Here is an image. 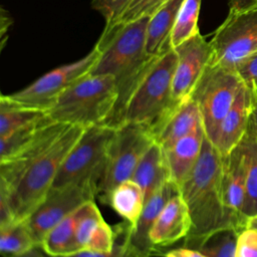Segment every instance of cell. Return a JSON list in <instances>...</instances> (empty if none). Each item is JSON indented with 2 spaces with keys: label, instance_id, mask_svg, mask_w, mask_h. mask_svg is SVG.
Here are the masks:
<instances>
[{
  "label": "cell",
  "instance_id": "6da1fadb",
  "mask_svg": "<svg viewBox=\"0 0 257 257\" xmlns=\"http://www.w3.org/2000/svg\"><path fill=\"white\" fill-rule=\"evenodd\" d=\"M150 17L103 30L95 46L99 57L90 70L91 74H110L114 77L118 96L107 125L117 127L125 106L152 63L146 50V34Z\"/></svg>",
  "mask_w": 257,
  "mask_h": 257
},
{
  "label": "cell",
  "instance_id": "7a4b0ae2",
  "mask_svg": "<svg viewBox=\"0 0 257 257\" xmlns=\"http://www.w3.org/2000/svg\"><path fill=\"white\" fill-rule=\"evenodd\" d=\"M223 159L205 137L200 158L180 187L192 220L191 231L184 239L186 247L198 249L214 233L230 229L222 194Z\"/></svg>",
  "mask_w": 257,
  "mask_h": 257
},
{
  "label": "cell",
  "instance_id": "3957f363",
  "mask_svg": "<svg viewBox=\"0 0 257 257\" xmlns=\"http://www.w3.org/2000/svg\"><path fill=\"white\" fill-rule=\"evenodd\" d=\"M84 130L68 124L57 139L30 163L11 191L0 189V195L8 199L17 221L27 219L44 200L63 161Z\"/></svg>",
  "mask_w": 257,
  "mask_h": 257
},
{
  "label": "cell",
  "instance_id": "277c9868",
  "mask_svg": "<svg viewBox=\"0 0 257 257\" xmlns=\"http://www.w3.org/2000/svg\"><path fill=\"white\" fill-rule=\"evenodd\" d=\"M117 96L112 75L87 73L58 96L48 114L54 121L84 128L108 124Z\"/></svg>",
  "mask_w": 257,
  "mask_h": 257
},
{
  "label": "cell",
  "instance_id": "5b68a950",
  "mask_svg": "<svg viewBox=\"0 0 257 257\" xmlns=\"http://www.w3.org/2000/svg\"><path fill=\"white\" fill-rule=\"evenodd\" d=\"M176 64L177 54L174 48L154 60L133 92L120 124L125 122L143 124L150 127L153 136L155 135L177 107L173 101V77Z\"/></svg>",
  "mask_w": 257,
  "mask_h": 257
},
{
  "label": "cell",
  "instance_id": "8992f818",
  "mask_svg": "<svg viewBox=\"0 0 257 257\" xmlns=\"http://www.w3.org/2000/svg\"><path fill=\"white\" fill-rule=\"evenodd\" d=\"M114 132L107 124L86 127L63 161L52 188L85 181L98 187Z\"/></svg>",
  "mask_w": 257,
  "mask_h": 257
},
{
  "label": "cell",
  "instance_id": "52a82bcc",
  "mask_svg": "<svg viewBox=\"0 0 257 257\" xmlns=\"http://www.w3.org/2000/svg\"><path fill=\"white\" fill-rule=\"evenodd\" d=\"M155 143L150 127L125 122L115 127L103 175L98 185L97 198L102 201L118 184L130 180L148 149Z\"/></svg>",
  "mask_w": 257,
  "mask_h": 257
},
{
  "label": "cell",
  "instance_id": "ba28073f",
  "mask_svg": "<svg viewBox=\"0 0 257 257\" xmlns=\"http://www.w3.org/2000/svg\"><path fill=\"white\" fill-rule=\"evenodd\" d=\"M242 82L236 70L211 62L197 82L191 96L200 108L205 135L211 143H214Z\"/></svg>",
  "mask_w": 257,
  "mask_h": 257
},
{
  "label": "cell",
  "instance_id": "9c48e42d",
  "mask_svg": "<svg viewBox=\"0 0 257 257\" xmlns=\"http://www.w3.org/2000/svg\"><path fill=\"white\" fill-rule=\"evenodd\" d=\"M210 43L211 63L235 70L240 61L257 49V5L240 12L230 11Z\"/></svg>",
  "mask_w": 257,
  "mask_h": 257
},
{
  "label": "cell",
  "instance_id": "30bf717a",
  "mask_svg": "<svg viewBox=\"0 0 257 257\" xmlns=\"http://www.w3.org/2000/svg\"><path fill=\"white\" fill-rule=\"evenodd\" d=\"M97 185L90 181L51 188L40 205L25 219L38 245L60 221L85 203L97 198Z\"/></svg>",
  "mask_w": 257,
  "mask_h": 257
},
{
  "label": "cell",
  "instance_id": "8fae6325",
  "mask_svg": "<svg viewBox=\"0 0 257 257\" xmlns=\"http://www.w3.org/2000/svg\"><path fill=\"white\" fill-rule=\"evenodd\" d=\"M98 57L99 50L94 46L83 58L61 65L45 73L25 88L8 95L22 105L48 112L58 96L68 86L90 72Z\"/></svg>",
  "mask_w": 257,
  "mask_h": 257
},
{
  "label": "cell",
  "instance_id": "7c38bea8",
  "mask_svg": "<svg viewBox=\"0 0 257 257\" xmlns=\"http://www.w3.org/2000/svg\"><path fill=\"white\" fill-rule=\"evenodd\" d=\"M177 64L173 77V101L177 106L189 98L209 65L213 56V48L200 32L174 48Z\"/></svg>",
  "mask_w": 257,
  "mask_h": 257
},
{
  "label": "cell",
  "instance_id": "4fadbf2b",
  "mask_svg": "<svg viewBox=\"0 0 257 257\" xmlns=\"http://www.w3.org/2000/svg\"><path fill=\"white\" fill-rule=\"evenodd\" d=\"M222 194L228 226L240 233L245 229L243 206L248 172L247 146L243 140L226 157H223Z\"/></svg>",
  "mask_w": 257,
  "mask_h": 257
},
{
  "label": "cell",
  "instance_id": "5bb4252c",
  "mask_svg": "<svg viewBox=\"0 0 257 257\" xmlns=\"http://www.w3.org/2000/svg\"><path fill=\"white\" fill-rule=\"evenodd\" d=\"M256 96L257 85H248L242 82L232 106L220 124L216 139L212 143L223 157L228 156L245 137Z\"/></svg>",
  "mask_w": 257,
  "mask_h": 257
},
{
  "label": "cell",
  "instance_id": "9a60e30c",
  "mask_svg": "<svg viewBox=\"0 0 257 257\" xmlns=\"http://www.w3.org/2000/svg\"><path fill=\"white\" fill-rule=\"evenodd\" d=\"M191 227L189 208L182 195L178 194L166 204L150 231L149 238L154 254L160 252L162 248L185 239Z\"/></svg>",
  "mask_w": 257,
  "mask_h": 257
},
{
  "label": "cell",
  "instance_id": "2e32d148",
  "mask_svg": "<svg viewBox=\"0 0 257 257\" xmlns=\"http://www.w3.org/2000/svg\"><path fill=\"white\" fill-rule=\"evenodd\" d=\"M117 238L114 231L103 219L95 200L89 201L77 210L76 242L78 250L110 251Z\"/></svg>",
  "mask_w": 257,
  "mask_h": 257
},
{
  "label": "cell",
  "instance_id": "e0dca14e",
  "mask_svg": "<svg viewBox=\"0 0 257 257\" xmlns=\"http://www.w3.org/2000/svg\"><path fill=\"white\" fill-rule=\"evenodd\" d=\"M178 194H180V188L173 181L167 182L145 202L137 225L134 228H130L125 223L130 242L144 255L148 257L154 255L149 238L150 231L166 204Z\"/></svg>",
  "mask_w": 257,
  "mask_h": 257
},
{
  "label": "cell",
  "instance_id": "ac0fdd59",
  "mask_svg": "<svg viewBox=\"0 0 257 257\" xmlns=\"http://www.w3.org/2000/svg\"><path fill=\"white\" fill-rule=\"evenodd\" d=\"M200 126H204L201 111L195 99L190 96L177 105L155 133V142L166 150Z\"/></svg>",
  "mask_w": 257,
  "mask_h": 257
},
{
  "label": "cell",
  "instance_id": "d6986e66",
  "mask_svg": "<svg viewBox=\"0 0 257 257\" xmlns=\"http://www.w3.org/2000/svg\"><path fill=\"white\" fill-rule=\"evenodd\" d=\"M204 126L181 139L175 145L165 150L171 181L179 188L196 166L205 140Z\"/></svg>",
  "mask_w": 257,
  "mask_h": 257
},
{
  "label": "cell",
  "instance_id": "ffe728a7",
  "mask_svg": "<svg viewBox=\"0 0 257 257\" xmlns=\"http://www.w3.org/2000/svg\"><path fill=\"white\" fill-rule=\"evenodd\" d=\"M184 0H168L149 19L146 34V50L158 57L172 48L171 34Z\"/></svg>",
  "mask_w": 257,
  "mask_h": 257
},
{
  "label": "cell",
  "instance_id": "44dd1931",
  "mask_svg": "<svg viewBox=\"0 0 257 257\" xmlns=\"http://www.w3.org/2000/svg\"><path fill=\"white\" fill-rule=\"evenodd\" d=\"M132 180L142 188L146 201L163 185L171 181L165 150L154 143L139 162Z\"/></svg>",
  "mask_w": 257,
  "mask_h": 257
},
{
  "label": "cell",
  "instance_id": "7402d4cb",
  "mask_svg": "<svg viewBox=\"0 0 257 257\" xmlns=\"http://www.w3.org/2000/svg\"><path fill=\"white\" fill-rule=\"evenodd\" d=\"M101 202L109 205L130 228H134L143 212L146 198L139 184L130 179L115 186Z\"/></svg>",
  "mask_w": 257,
  "mask_h": 257
},
{
  "label": "cell",
  "instance_id": "603a6c76",
  "mask_svg": "<svg viewBox=\"0 0 257 257\" xmlns=\"http://www.w3.org/2000/svg\"><path fill=\"white\" fill-rule=\"evenodd\" d=\"M77 210L56 224L43 238L40 248L48 256H67L78 252L76 242Z\"/></svg>",
  "mask_w": 257,
  "mask_h": 257
},
{
  "label": "cell",
  "instance_id": "cb8c5ba5",
  "mask_svg": "<svg viewBox=\"0 0 257 257\" xmlns=\"http://www.w3.org/2000/svg\"><path fill=\"white\" fill-rule=\"evenodd\" d=\"M48 112L22 105L12 100L9 95L0 96V138L17 130L33 124L45 118Z\"/></svg>",
  "mask_w": 257,
  "mask_h": 257
},
{
  "label": "cell",
  "instance_id": "d4e9b609",
  "mask_svg": "<svg viewBox=\"0 0 257 257\" xmlns=\"http://www.w3.org/2000/svg\"><path fill=\"white\" fill-rule=\"evenodd\" d=\"M38 247L26 220L0 227V253L2 257H15Z\"/></svg>",
  "mask_w": 257,
  "mask_h": 257
},
{
  "label": "cell",
  "instance_id": "484cf974",
  "mask_svg": "<svg viewBox=\"0 0 257 257\" xmlns=\"http://www.w3.org/2000/svg\"><path fill=\"white\" fill-rule=\"evenodd\" d=\"M202 0H184L171 34V46L176 48L199 31L198 19Z\"/></svg>",
  "mask_w": 257,
  "mask_h": 257
},
{
  "label": "cell",
  "instance_id": "4316f807",
  "mask_svg": "<svg viewBox=\"0 0 257 257\" xmlns=\"http://www.w3.org/2000/svg\"><path fill=\"white\" fill-rule=\"evenodd\" d=\"M244 141L248 153V172L242 214L246 222L247 218L257 214V137L247 128Z\"/></svg>",
  "mask_w": 257,
  "mask_h": 257
},
{
  "label": "cell",
  "instance_id": "83f0119b",
  "mask_svg": "<svg viewBox=\"0 0 257 257\" xmlns=\"http://www.w3.org/2000/svg\"><path fill=\"white\" fill-rule=\"evenodd\" d=\"M53 119L49 114L42 120L15 131L7 137L0 138V161H4L36 139Z\"/></svg>",
  "mask_w": 257,
  "mask_h": 257
},
{
  "label": "cell",
  "instance_id": "f1b7e54d",
  "mask_svg": "<svg viewBox=\"0 0 257 257\" xmlns=\"http://www.w3.org/2000/svg\"><path fill=\"white\" fill-rule=\"evenodd\" d=\"M238 232L224 229L211 235L198 248L208 257H235Z\"/></svg>",
  "mask_w": 257,
  "mask_h": 257
},
{
  "label": "cell",
  "instance_id": "f546056e",
  "mask_svg": "<svg viewBox=\"0 0 257 257\" xmlns=\"http://www.w3.org/2000/svg\"><path fill=\"white\" fill-rule=\"evenodd\" d=\"M168 0H131L122 13L109 25H105L103 30L125 25L142 18L151 17Z\"/></svg>",
  "mask_w": 257,
  "mask_h": 257
},
{
  "label": "cell",
  "instance_id": "4dcf8cb0",
  "mask_svg": "<svg viewBox=\"0 0 257 257\" xmlns=\"http://www.w3.org/2000/svg\"><path fill=\"white\" fill-rule=\"evenodd\" d=\"M118 229L117 238L114 243L113 248L110 251H91L82 250L74 254L67 256H57V257H148L141 253L133 244L130 242L126 235V224H123V238L121 241L118 240ZM48 256V255H47ZM51 257V256H48Z\"/></svg>",
  "mask_w": 257,
  "mask_h": 257
},
{
  "label": "cell",
  "instance_id": "1f68e13d",
  "mask_svg": "<svg viewBox=\"0 0 257 257\" xmlns=\"http://www.w3.org/2000/svg\"><path fill=\"white\" fill-rule=\"evenodd\" d=\"M131 0H92L91 6L105 19V25L111 24L125 9Z\"/></svg>",
  "mask_w": 257,
  "mask_h": 257
},
{
  "label": "cell",
  "instance_id": "d6a6232c",
  "mask_svg": "<svg viewBox=\"0 0 257 257\" xmlns=\"http://www.w3.org/2000/svg\"><path fill=\"white\" fill-rule=\"evenodd\" d=\"M235 257H257V230L246 228L238 234Z\"/></svg>",
  "mask_w": 257,
  "mask_h": 257
},
{
  "label": "cell",
  "instance_id": "836d02e7",
  "mask_svg": "<svg viewBox=\"0 0 257 257\" xmlns=\"http://www.w3.org/2000/svg\"><path fill=\"white\" fill-rule=\"evenodd\" d=\"M235 70L244 83L257 85V49L240 61Z\"/></svg>",
  "mask_w": 257,
  "mask_h": 257
},
{
  "label": "cell",
  "instance_id": "e575fe53",
  "mask_svg": "<svg viewBox=\"0 0 257 257\" xmlns=\"http://www.w3.org/2000/svg\"><path fill=\"white\" fill-rule=\"evenodd\" d=\"M163 256L164 257H208L200 250L186 247V246L167 251L166 253L163 254Z\"/></svg>",
  "mask_w": 257,
  "mask_h": 257
},
{
  "label": "cell",
  "instance_id": "d590c367",
  "mask_svg": "<svg viewBox=\"0 0 257 257\" xmlns=\"http://www.w3.org/2000/svg\"><path fill=\"white\" fill-rule=\"evenodd\" d=\"M248 128L257 137V96H256L255 104H254V107H253V110H252V113H251Z\"/></svg>",
  "mask_w": 257,
  "mask_h": 257
},
{
  "label": "cell",
  "instance_id": "8d00e7d4",
  "mask_svg": "<svg viewBox=\"0 0 257 257\" xmlns=\"http://www.w3.org/2000/svg\"><path fill=\"white\" fill-rule=\"evenodd\" d=\"M15 257H48V256L41 250L40 247H35L32 250Z\"/></svg>",
  "mask_w": 257,
  "mask_h": 257
},
{
  "label": "cell",
  "instance_id": "74e56055",
  "mask_svg": "<svg viewBox=\"0 0 257 257\" xmlns=\"http://www.w3.org/2000/svg\"><path fill=\"white\" fill-rule=\"evenodd\" d=\"M248 228V229H255L257 230V214L249 217L246 219V222H245V229Z\"/></svg>",
  "mask_w": 257,
  "mask_h": 257
}]
</instances>
